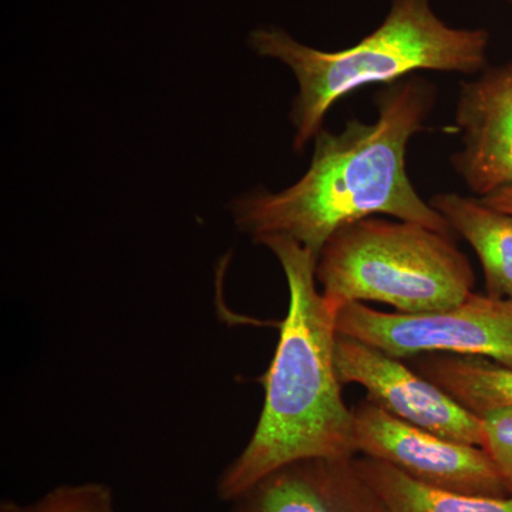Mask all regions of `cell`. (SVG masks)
Returning <instances> with one entry per match:
<instances>
[{"instance_id":"6da1fadb","label":"cell","mask_w":512,"mask_h":512,"mask_svg":"<svg viewBox=\"0 0 512 512\" xmlns=\"http://www.w3.org/2000/svg\"><path fill=\"white\" fill-rule=\"evenodd\" d=\"M434 96L430 84L403 80L377 94L375 123L350 120L338 134L322 128L301 180L241 198L234 207L238 227L256 242L295 239L316 256L340 228L380 214L451 235L406 170L407 146L423 130Z\"/></svg>"},{"instance_id":"7a4b0ae2","label":"cell","mask_w":512,"mask_h":512,"mask_svg":"<svg viewBox=\"0 0 512 512\" xmlns=\"http://www.w3.org/2000/svg\"><path fill=\"white\" fill-rule=\"evenodd\" d=\"M276 256L289 289L271 365L259 382L264 406L254 434L218 478L225 503L276 468L306 458L356 457L353 410L335 366L338 309L316 285L318 256L295 239L259 241Z\"/></svg>"},{"instance_id":"3957f363","label":"cell","mask_w":512,"mask_h":512,"mask_svg":"<svg viewBox=\"0 0 512 512\" xmlns=\"http://www.w3.org/2000/svg\"><path fill=\"white\" fill-rule=\"evenodd\" d=\"M488 43L485 29L448 26L431 0H393L379 28L338 52L302 45L282 29H258L249 37L259 56L281 60L298 80L291 111L295 150L318 136L330 107L346 94L419 70L477 73L487 60Z\"/></svg>"},{"instance_id":"277c9868","label":"cell","mask_w":512,"mask_h":512,"mask_svg":"<svg viewBox=\"0 0 512 512\" xmlns=\"http://www.w3.org/2000/svg\"><path fill=\"white\" fill-rule=\"evenodd\" d=\"M316 281L336 309L380 302L396 312L446 311L474 292L476 275L451 235L379 217L345 225L318 256Z\"/></svg>"},{"instance_id":"5b68a950","label":"cell","mask_w":512,"mask_h":512,"mask_svg":"<svg viewBox=\"0 0 512 512\" xmlns=\"http://www.w3.org/2000/svg\"><path fill=\"white\" fill-rule=\"evenodd\" d=\"M338 335L360 340L397 359L423 355L484 357L512 370V299L471 293L446 311L382 312L346 303L336 319Z\"/></svg>"},{"instance_id":"8992f818","label":"cell","mask_w":512,"mask_h":512,"mask_svg":"<svg viewBox=\"0 0 512 512\" xmlns=\"http://www.w3.org/2000/svg\"><path fill=\"white\" fill-rule=\"evenodd\" d=\"M353 410L357 453L448 493L508 497L512 487L483 447L460 443L397 419L377 404Z\"/></svg>"},{"instance_id":"52a82bcc","label":"cell","mask_w":512,"mask_h":512,"mask_svg":"<svg viewBox=\"0 0 512 512\" xmlns=\"http://www.w3.org/2000/svg\"><path fill=\"white\" fill-rule=\"evenodd\" d=\"M335 366L340 383L365 387L367 400L397 419L446 439L483 447V419L402 359L338 335Z\"/></svg>"},{"instance_id":"ba28073f","label":"cell","mask_w":512,"mask_h":512,"mask_svg":"<svg viewBox=\"0 0 512 512\" xmlns=\"http://www.w3.org/2000/svg\"><path fill=\"white\" fill-rule=\"evenodd\" d=\"M463 147L451 164L478 198L512 185V63L461 84L456 111Z\"/></svg>"},{"instance_id":"9c48e42d","label":"cell","mask_w":512,"mask_h":512,"mask_svg":"<svg viewBox=\"0 0 512 512\" xmlns=\"http://www.w3.org/2000/svg\"><path fill=\"white\" fill-rule=\"evenodd\" d=\"M228 512H380L356 457L306 458L276 468L231 501Z\"/></svg>"},{"instance_id":"30bf717a","label":"cell","mask_w":512,"mask_h":512,"mask_svg":"<svg viewBox=\"0 0 512 512\" xmlns=\"http://www.w3.org/2000/svg\"><path fill=\"white\" fill-rule=\"evenodd\" d=\"M430 205L476 252L487 295L512 299V214L456 192H440Z\"/></svg>"},{"instance_id":"8fae6325","label":"cell","mask_w":512,"mask_h":512,"mask_svg":"<svg viewBox=\"0 0 512 512\" xmlns=\"http://www.w3.org/2000/svg\"><path fill=\"white\" fill-rule=\"evenodd\" d=\"M356 466L375 493L380 512H512V495L448 493L417 483L402 471L369 457L356 458Z\"/></svg>"},{"instance_id":"7c38bea8","label":"cell","mask_w":512,"mask_h":512,"mask_svg":"<svg viewBox=\"0 0 512 512\" xmlns=\"http://www.w3.org/2000/svg\"><path fill=\"white\" fill-rule=\"evenodd\" d=\"M419 373L477 416L512 406V370L484 357L427 355Z\"/></svg>"},{"instance_id":"4fadbf2b","label":"cell","mask_w":512,"mask_h":512,"mask_svg":"<svg viewBox=\"0 0 512 512\" xmlns=\"http://www.w3.org/2000/svg\"><path fill=\"white\" fill-rule=\"evenodd\" d=\"M0 512H117L113 490L103 483L64 484L30 504L3 500Z\"/></svg>"},{"instance_id":"5bb4252c","label":"cell","mask_w":512,"mask_h":512,"mask_svg":"<svg viewBox=\"0 0 512 512\" xmlns=\"http://www.w3.org/2000/svg\"><path fill=\"white\" fill-rule=\"evenodd\" d=\"M481 419L484 427L483 448L512 487V406L491 410Z\"/></svg>"},{"instance_id":"9a60e30c","label":"cell","mask_w":512,"mask_h":512,"mask_svg":"<svg viewBox=\"0 0 512 512\" xmlns=\"http://www.w3.org/2000/svg\"><path fill=\"white\" fill-rule=\"evenodd\" d=\"M480 200L495 208V210L512 214V185L503 188V190L495 191L487 197L480 198Z\"/></svg>"},{"instance_id":"2e32d148","label":"cell","mask_w":512,"mask_h":512,"mask_svg":"<svg viewBox=\"0 0 512 512\" xmlns=\"http://www.w3.org/2000/svg\"><path fill=\"white\" fill-rule=\"evenodd\" d=\"M508 2H511V3H512V0H508Z\"/></svg>"}]
</instances>
